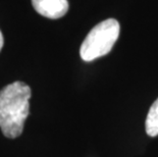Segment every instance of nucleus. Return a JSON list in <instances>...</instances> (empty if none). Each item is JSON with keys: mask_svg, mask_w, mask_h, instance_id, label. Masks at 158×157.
Returning a JSON list of instances; mask_svg holds the SVG:
<instances>
[{"mask_svg": "<svg viewBox=\"0 0 158 157\" xmlns=\"http://www.w3.org/2000/svg\"><path fill=\"white\" fill-rule=\"evenodd\" d=\"M31 88L23 82H13L0 91V129L6 138L22 135L30 111Z\"/></svg>", "mask_w": 158, "mask_h": 157, "instance_id": "f257e3e1", "label": "nucleus"}, {"mask_svg": "<svg viewBox=\"0 0 158 157\" xmlns=\"http://www.w3.org/2000/svg\"><path fill=\"white\" fill-rule=\"evenodd\" d=\"M119 23L114 19H105L89 32L80 48L84 61H93L111 51L119 36Z\"/></svg>", "mask_w": 158, "mask_h": 157, "instance_id": "f03ea898", "label": "nucleus"}, {"mask_svg": "<svg viewBox=\"0 0 158 157\" xmlns=\"http://www.w3.org/2000/svg\"><path fill=\"white\" fill-rule=\"evenodd\" d=\"M35 10L45 18H62L69 10L68 0H32Z\"/></svg>", "mask_w": 158, "mask_h": 157, "instance_id": "7ed1b4c3", "label": "nucleus"}, {"mask_svg": "<svg viewBox=\"0 0 158 157\" xmlns=\"http://www.w3.org/2000/svg\"><path fill=\"white\" fill-rule=\"evenodd\" d=\"M145 129L148 136H158V98L149 109L145 122Z\"/></svg>", "mask_w": 158, "mask_h": 157, "instance_id": "20e7f679", "label": "nucleus"}, {"mask_svg": "<svg viewBox=\"0 0 158 157\" xmlns=\"http://www.w3.org/2000/svg\"><path fill=\"white\" fill-rule=\"evenodd\" d=\"M3 44H4V40H3V35L1 31H0V51H1V49L3 47Z\"/></svg>", "mask_w": 158, "mask_h": 157, "instance_id": "39448f33", "label": "nucleus"}]
</instances>
